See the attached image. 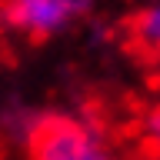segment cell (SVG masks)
<instances>
[{"instance_id":"cell-1","label":"cell","mask_w":160,"mask_h":160,"mask_svg":"<svg viewBox=\"0 0 160 160\" xmlns=\"http://www.w3.org/2000/svg\"><path fill=\"white\" fill-rule=\"evenodd\" d=\"M27 160H120L113 143L80 117H43L27 140Z\"/></svg>"},{"instance_id":"cell-2","label":"cell","mask_w":160,"mask_h":160,"mask_svg":"<svg viewBox=\"0 0 160 160\" xmlns=\"http://www.w3.org/2000/svg\"><path fill=\"white\" fill-rule=\"evenodd\" d=\"M90 0H7V20L23 33L50 37L87 13Z\"/></svg>"},{"instance_id":"cell-3","label":"cell","mask_w":160,"mask_h":160,"mask_svg":"<svg viewBox=\"0 0 160 160\" xmlns=\"http://www.w3.org/2000/svg\"><path fill=\"white\" fill-rule=\"evenodd\" d=\"M133 43L140 50L153 53V57L160 53V0L137 13V20H133Z\"/></svg>"},{"instance_id":"cell-4","label":"cell","mask_w":160,"mask_h":160,"mask_svg":"<svg viewBox=\"0 0 160 160\" xmlns=\"http://www.w3.org/2000/svg\"><path fill=\"white\" fill-rule=\"evenodd\" d=\"M143 140H147V150H153L160 157V107L150 110L147 120H143Z\"/></svg>"},{"instance_id":"cell-5","label":"cell","mask_w":160,"mask_h":160,"mask_svg":"<svg viewBox=\"0 0 160 160\" xmlns=\"http://www.w3.org/2000/svg\"><path fill=\"white\" fill-rule=\"evenodd\" d=\"M127 160H160V157L153 153V150H140V153H130Z\"/></svg>"},{"instance_id":"cell-6","label":"cell","mask_w":160,"mask_h":160,"mask_svg":"<svg viewBox=\"0 0 160 160\" xmlns=\"http://www.w3.org/2000/svg\"><path fill=\"white\" fill-rule=\"evenodd\" d=\"M157 67H160V53H157Z\"/></svg>"}]
</instances>
